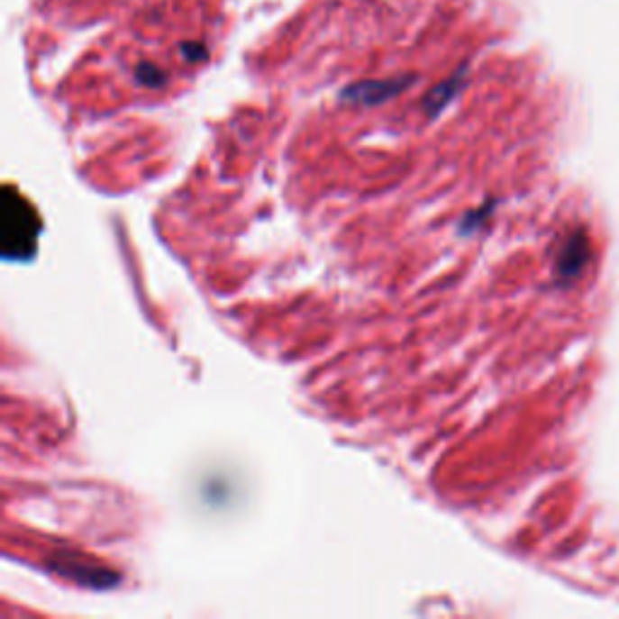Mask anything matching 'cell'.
Wrapping results in <instances>:
<instances>
[{"label":"cell","mask_w":619,"mask_h":619,"mask_svg":"<svg viewBox=\"0 0 619 619\" xmlns=\"http://www.w3.org/2000/svg\"><path fill=\"white\" fill-rule=\"evenodd\" d=\"M39 221L32 206L15 192L3 196V252L8 257H27L37 245Z\"/></svg>","instance_id":"6da1fadb"},{"label":"cell","mask_w":619,"mask_h":619,"mask_svg":"<svg viewBox=\"0 0 619 619\" xmlns=\"http://www.w3.org/2000/svg\"><path fill=\"white\" fill-rule=\"evenodd\" d=\"M588 240H586L583 232H576V235L569 237V242H566V247L561 250V254H559V274L569 276V278L581 274V269L588 264Z\"/></svg>","instance_id":"7a4b0ae2"}]
</instances>
